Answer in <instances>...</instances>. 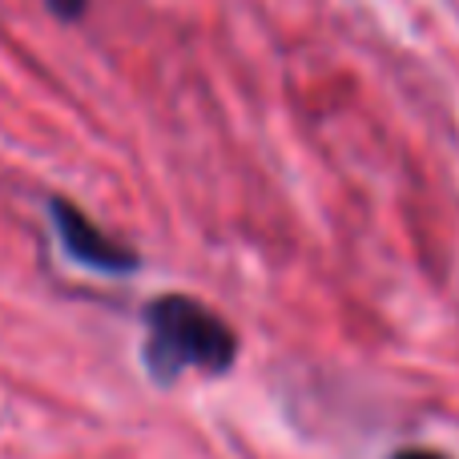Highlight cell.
Returning a JSON list of instances; mask_svg holds the SVG:
<instances>
[{
	"instance_id": "1",
	"label": "cell",
	"mask_w": 459,
	"mask_h": 459,
	"mask_svg": "<svg viewBox=\"0 0 459 459\" xmlns=\"http://www.w3.org/2000/svg\"><path fill=\"white\" fill-rule=\"evenodd\" d=\"M238 334L218 310L190 294H161L145 307V367L158 383H174L186 371L222 375L234 367Z\"/></svg>"
},
{
	"instance_id": "2",
	"label": "cell",
	"mask_w": 459,
	"mask_h": 459,
	"mask_svg": "<svg viewBox=\"0 0 459 459\" xmlns=\"http://www.w3.org/2000/svg\"><path fill=\"white\" fill-rule=\"evenodd\" d=\"M48 214H53V226H56V242H61V250L69 254L77 266L101 270V274H129V270L137 266V254L129 250V246L113 242V238L105 234L85 210L73 206V202L56 198L53 206H48Z\"/></svg>"
},
{
	"instance_id": "3",
	"label": "cell",
	"mask_w": 459,
	"mask_h": 459,
	"mask_svg": "<svg viewBox=\"0 0 459 459\" xmlns=\"http://www.w3.org/2000/svg\"><path fill=\"white\" fill-rule=\"evenodd\" d=\"M48 8H53L61 21H77V16H85V8H89V0H45Z\"/></svg>"
},
{
	"instance_id": "4",
	"label": "cell",
	"mask_w": 459,
	"mask_h": 459,
	"mask_svg": "<svg viewBox=\"0 0 459 459\" xmlns=\"http://www.w3.org/2000/svg\"><path fill=\"white\" fill-rule=\"evenodd\" d=\"M391 459H447V455H439V452H428V447H403V452H395Z\"/></svg>"
}]
</instances>
